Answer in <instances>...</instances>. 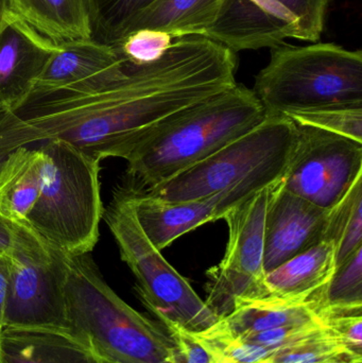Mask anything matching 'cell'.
Instances as JSON below:
<instances>
[{"mask_svg":"<svg viewBox=\"0 0 362 363\" xmlns=\"http://www.w3.org/2000/svg\"><path fill=\"white\" fill-rule=\"evenodd\" d=\"M323 325L346 349L362 355V311H342L322 318Z\"/></svg>","mask_w":362,"mask_h":363,"instance_id":"31","label":"cell"},{"mask_svg":"<svg viewBox=\"0 0 362 363\" xmlns=\"http://www.w3.org/2000/svg\"><path fill=\"white\" fill-rule=\"evenodd\" d=\"M286 168L261 170L222 191L183 202H165L130 187L125 189L142 232L162 252L183 235L223 219L230 211L264 188L280 183Z\"/></svg>","mask_w":362,"mask_h":363,"instance_id":"10","label":"cell"},{"mask_svg":"<svg viewBox=\"0 0 362 363\" xmlns=\"http://www.w3.org/2000/svg\"><path fill=\"white\" fill-rule=\"evenodd\" d=\"M216 363H227V362H219V360H217Z\"/></svg>","mask_w":362,"mask_h":363,"instance_id":"36","label":"cell"},{"mask_svg":"<svg viewBox=\"0 0 362 363\" xmlns=\"http://www.w3.org/2000/svg\"><path fill=\"white\" fill-rule=\"evenodd\" d=\"M12 260L11 256L0 253V333L4 328L6 305L10 294Z\"/></svg>","mask_w":362,"mask_h":363,"instance_id":"34","label":"cell"},{"mask_svg":"<svg viewBox=\"0 0 362 363\" xmlns=\"http://www.w3.org/2000/svg\"><path fill=\"white\" fill-rule=\"evenodd\" d=\"M323 241L335 247L336 267L362 247V177L329 211Z\"/></svg>","mask_w":362,"mask_h":363,"instance_id":"23","label":"cell"},{"mask_svg":"<svg viewBox=\"0 0 362 363\" xmlns=\"http://www.w3.org/2000/svg\"><path fill=\"white\" fill-rule=\"evenodd\" d=\"M121 259L136 279V291L142 304L157 319L165 318L193 333L214 325L219 318L147 238L136 220L129 194L119 188L104 209Z\"/></svg>","mask_w":362,"mask_h":363,"instance_id":"6","label":"cell"},{"mask_svg":"<svg viewBox=\"0 0 362 363\" xmlns=\"http://www.w3.org/2000/svg\"><path fill=\"white\" fill-rule=\"evenodd\" d=\"M0 334H1V333H0ZM0 363H1V362H0Z\"/></svg>","mask_w":362,"mask_h":363,"instance_id":"37","label":"cell"},{"mask_svg":"<svg viewBox=\"0 0 362 363\" xmlns=\"http://www.w3.org/2000/svg\"><path fill=\"white\" fill-rule=\"evenodd\" d=\"M272 187L264 188L223 218L229 241L222 260L206 272L204 301L219 320L244 303L266 298L264 228Z\"/></svg>","mask_w":362,"mask_h":363,"instance_id":"8","label":"cell"},{"mask_svg":"<svg viewBox=\"0 0 362 363\" xmlns=\"http://www.w3.org/2000/svg\"><path fill=\"white\" fill-rule=\"evenodd\" d=\"M335 269V247L321 241L266 273L267 294L263 300L308 302L329 281Z\"/></svg>","mask_w":362,"mask_h":363,"instance_id":"16","label":"cell"},{"mask_svg":"<svg viewBox=\"0 0 362 363\" xmlns=\"http://www.w3.org/2000/svg\"><path fill=\"white\" fill-rule=\"evenodd\" d=\"M196 335L219 362L261 363L273 354L265 347L234 336L222 320H219L214 325L202 332L196 333Z\"/></svg>","mask_w":362,"mask_h":363,"instance_id":"25","label":"cell"},{"mask_svg":"<svg viewBox=\"0 0 362 363\" xmlns=\"http://www.w3.org/2000/svg\"><path fill=\"white\" fill-rule=\"evenodd\" d=\"M11 12L55 46L93 38L89 0H9Z\"/></svg>","mask_w":362,"mask_h":363,"instance_id":"17","label":"cell"},{"mask_svg":"<svg viewBox=\"0 0 362 363\" xmlns=\"http://www.w3.org/2000/svg\"><path fill=\"white\" fill-rule=\"evenodd\" d=\"M4 328H66L65 254L45 243L11 255Z\"/></svg>","mask_w":362,"mask_h":363,"instance_id":"11","label":"cell"},{"mask_svg":"<svg viewBox=\"0 0 362 363\" xmlns=\"http://www.w3.org/2000/svg\"><path fill=\"white\" fill-rule=\"evenodd\" d=\"M174 40L164 32L138 30L128 34L114 47L129 63L144 65L161 59Z\"/></svg>","mask_w":362,"mask_h":363,"instance_id":"28","label":"cell"},{"mask_svg":"<svg viewBox=\"0 0 362 363\" xmlns=\"http://www.w3.org/2000/svg\"><path fill=\"white\" fill-rule=\"evenodd\" d=\"M235 52L200 35L174 38L152 63L128 62L117 80L84 93L31 97L17 111L34 143L61 140L102 160L127 159L172 115L236 84Z\"/></svg>","mask_w":362,"mask_h":363,"instance_id":"1","label":"cell"},{"mask_svg":"<svg viewBox=\"0 0 362 363\" xmlns=\"http://www.w3.org/2000/svg\"><path fill=\"white\" fill-rule=\"evenodd\" d=\"M250 1H252V0H250Z\"/></svg>","mask_w":362,"mask_h":363,"instance_id":"38","label":"cell"},{"mask_svg":"<svg viewBox=\"0 0 362 363\" xmlns=\"http://www.w3.org/2000/svg\"><path fill=\"white\" fill-rule=\"evenodd\" d=\"M361 177L362 143L297 125L295 148L278 185L332 211Z\"/></svg>","mask_w":362,"mask_h":363,"instance_id":"9","label":"cell"},{"mask_svg":"<svg viewBox=\"0 0 362 363\" xmlns=\"http://www.w3.org/2000/svg\"><path fill=\"white\" fill-rule=\"evenodd\" d=\"M128 61L114 46L79 40L57 46L29 98L53 93H84L123 76Z\"/></svg>","mask_w":362,"mask_h":363,"instance_id":"12","label":"cell"},{"mask_svg":"<svg viewBox=\"0 0 362 363\" xmlns=\"http://www.w3.org/2000/svg\"><path fill=\"white\" fill-rule=\"evenodd\" d=\"M1 363H96L67 328H4L0 334Z\"/></svg>","mask_w":362,"mask_h":363,"instance_id":"15","label":"cell"},{"mask_svg":"<svg viewBox=\"0 0 362 363\" xmlns=\"http://www.w3.org/2000/svg\"><path fill=\"white\" fill-rule=\"evenodd\" d=\"M362 355L346 349L329 330L300 345L281 350L261 363H334Z\"/></svg>","mask_w":362,"mask_h":363,"instance_id":"26","label":"cell"},{"mask_svg":"<svg viewBox=\"0 0 362 363\" xmlns=\"http://www.w3.org/2000/svg\"><path fill=\"white\" fill-rule=\"evenodd\" d=\"M31 144L33 140L23 119L0 104V163L13 151Z\"/></svg>","mask_w":362,"mask_h":363,"instance_id":"33","label":"cell"},{"mask_svg":"<svg viewBox=\"0 0 362 363\" xmlns=\"http://www.w3.org/2000/svg\"><path fill=\"white\" fill-rule=\"evenodd\" d=\"M220 320L230 332L237 337L285 326L322 322L310 302L293 303L276 300L244 303Z\"/></svg>","mask_w":362,"mask_h":363,"instance_id":"20","label":"cell"},{"mask_svg":"<svg viewBox=\"0 0 362 363\" xmlns=\"http://www.w3.org/2000/svg\"><path fill=\"white\" fill-rule=\"evenodd\" d=\"M293 123L362 143V108H329L291 115Z\"/></svg>","mask_w":362,"mask_h":363,"instance_id":"27","label":"cell"},{"mask_svg":"<svg viewBox=\"0 0 362 363\" xmlns=\"http://www.w3.org/2000/svg\"><path fill=\"white\" fill-rule=\"evenodd\" d=\"M308 302L321 319L339 311H362V247L336 267L329 281Z\"/></svg>","mask_w":362,"mask_h":363,"instance_id":"22","label":"cell"},{"mask_svg":"<svg viewBox=\"0 0 362 363\" xmlns=\"http://www.w3.org/2000/svg\"><path fill=\"white\" fill-rule=\"evenodd\" d=\"M57 46L11 12L0 33V104L21 110Z\"/></svg>","mask_w":362,"mask_h":363,"instance_id":"14","label":"cell"},{"mask_svg":"<svg viewBox=\"0 0 362 363\" xmlns=\"http://www.w3.org/2000/svg\"><path fill=\"white\" fill-rule=\"evenodd\" d=\"M40 196L27 217L48 247L66 255L93 251L99 240L104 206L100 160L61 140L42 142Z\"/></svg>","mask_w":362,"mask_h":363,"instance_id":"5","label":"cell"},{"mask_svg":"<svg viewBox=\"0 0 362 363\" xmlns=\"http://www.w3.org/2000/svg\"><path fill=\"white\" fill-rule=\"evenodd\" d=\"M44 243L28 222H15L0 213V253L11 256Z\"/></svg>","mask_w":362,"mask_h":363,"instance_id":"32","label":"cell"},{"mask_svg":"<svg viewBox=\"0 0 362 363\" xmlns=\"http://www.w3.org/2000/svg\"><path fill=\"white\" fill-rule=\"evenodd\" d=\"M329 211L283 189L272 187L264 228L266 273L324 239Z\"/></svg>","mask_w":362,"mask_h":363,"instance_id":"13","label":"cell"},{"mask_svg":"<svg viewBox=\"0 0 362 363\" xmlns=\"http://www.w3.org/2000/svg\"><path fill=\"white\" fill-rule=\"evenodd\" d=\"M222 4L223 0H155L136 17L125 36L138 30L161 31L174 38L202 36L216 21Z\"/></svg>","mask_w":362,"mask_h":363,"instance_id":"19","label":"cell"},{"mask_svg":"<svg viewBox=\"0 0 362 363\" xmlns=\"http://www.w3.org/2000/svg\"><path fill=\"white\" fill-rule=\"evenodd\" d=\"M327 332L322 322L318 323L302 324V325L285 326L276 330H265L255 334L240 336L242 340L253 345H259L269 350L272 353L300 345L320 336Z\"/></svg>","mask_w":362,"mask_h":363,"instance_id":"29","label":"cell"},{"mask_svg":"<svg viewBox=\"0 0 362 363\" xmlns=\"http://www.w3.org/2000/svg\"><path fill=\"white\" fill-rule=\"evenodd\" d=\"M297 125L286 116H267L259 127L169 181L142 191L165 202L212 196L261 170L287 167Z\"/></svg>","mask_w":362,"mask_h":363,"instance_id":"7","label":"cell"},{"mask_svg":"<svg viewBox=\"0 0 362 363\" xmlns=\"http://www.w3.org/2000/svg\"><path fill=\"white\" fill-rule=\"evenodd\" d=\"M155 0H89L93 40L116 46L136 17Z\"/></svg>","mask_w":362,"mask_h":363,"instance_id":"24","label":"cell"},{"mask_svg":"<svg viewBox=\"0 0 362 363\" xmlns=\"http://www.w3.org/2000/svg\"><path fill=\"white\" fill-rule=\"evenodd\" d=\"M333 0H252L255 6L282 23L289 38L317 43L324 31Z\"/></svg>","mask_w":362,"mask_h":363,"instance_id":"21","label":"cell"},{"mask_svg":"<svg viewBox=\"0 0 362 363\" xmlns=\"http://www.w3.org/2000/svg\"><path fill=\"white\" fill-rule=\"evenodd\" d=\"M66 328L96 363H174L163 324L125 303L102 277L91 253L66 255Z\"/></svg>","mask_w":362,"mask_h":363,"instance_id":"3","label":"cell"},{"mask_svg":"<svg viewBox=\"0 0 362 363\" xmlns=\"http://www.w3.org/2000/svg\"><path fill=\"white\" fill-rule=\"evenodd\" d=\"M45 155L42 149L21 147L0 163V213L15 222H27L42 185Z\"/></svg>","mask_w":362,"mask_h":363,"instance_id":"18","label":"cell"},{"mask_svg":"<svg viewBox=\"0 0 362 363\" xmlns=\"http://www.w3.org/2000/svg\"><path fill=\"white\" fill-rule=\"evenodd\" d=\"M10 14V1L9 0H0V33L6 26Z\"/></svg>","mask_w":362,"mask_h":363,"instance_id":"35","label":"cell"},{"mask_svg":"<svg viewBox=\"0 0 362 363\" xmlns=\"http://www.w3.org/2000/svg\"><path fill=\"white\" fill-rule=\"evenodd\" d=\"M255 79L253 91L268 116L329 108H362V51L333 43L282 44Z\"/></svg>","mask_w":362,"mask_h":363,"instance_id":"4","label":"cell"},{"mask_svg":"<svg viewBox=\"0 0 362 363\" xmlns=\"http://www.w3.org/2000/svg\"><path fill=\"white\" fill-rule=\"evenodd\" d=\"M253 89L234 86L170 116L128 155V187L148 191L212 157L267 118Z\"/></svg>","mask_w":362,"mask_h":363,"instance_id":"2","label":"cell"},{"mask_svg":"<svg viewBox=\"0 0 362 363\" xmlns=\"http://www.w3.org/2000/svg\"><path fill=\"white\" fill-rule=\"evenodd\" d=\"M174 341V363H216V358L206 349L196 333L191 332L180 324L159 318Z\"/></svg>","mask_w":362,"mask_h":363,"instance_id":"30","label":"cell"}]
</instances>
